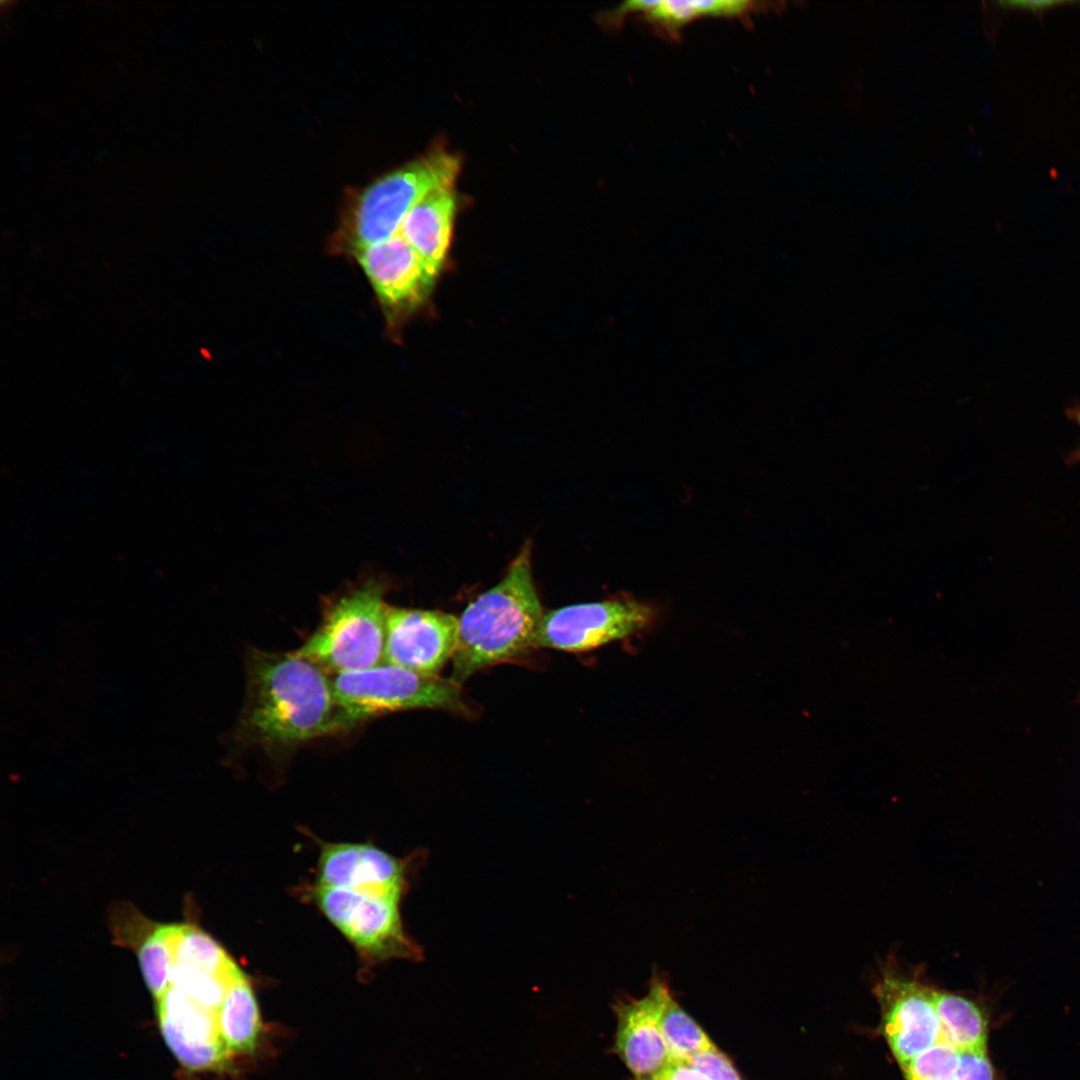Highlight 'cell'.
<instances>
[{"mask_svg": "<svg viewBox=\"0 0 1080 1080\" xmlns=\"http://www.w3.org/2000/svg\"><path fill=\"white\" fill-rule=\"evenodd\" d=\"M459 171V158L437 147L368 186L349 224L352 252L396 234L409 210L429 191L454 185Z\"/></svg>", "mask_w": 1080, "mask_h": 1080, "instance_id": "obj_5", "label": "cell"}, {"mask_svg": "<svg viewBox=\"0 0 1080 1080\" xmlns=\"http://www.w3.org/2000/svg\"><path fill=\"white\" fill-rule=\"evenodd\" d=\"M938 1016L950 1041L964 1051L987 1049L989 1018L977 1002L934 987Z\"/></svg>", "mask_w": 1080, "mask_h": 1080, "instance_id": "obj_17", "label": "cell"}, {"mask_svg": "<svg viewBox=\"0 0 1080 1080\" xmlns=\"http://www.w3.org/2000/svg\"><path fill=\"white\" fill-rule=\"evenodd\" d=\"M664 977L654 973L648 993L617 1000L614 1051L635 1080H661L673 1059L661 1034L659 1014L669 991Z\"/></svg>", "mask_w": 1080, "mask_h": 1080, "instance_id": "obj_10", "label": "cell"}, {"mask_svg": "<svg viewBox=\"0 0 1080 1080\" xmlns=\"http://www.w3.org/2000/svg\"><path fill=\"white\" fill-rule=\"evenodd\" d=\"M331 679L342 732L381 715L411 709L468 712L460 686L449 678L422 675L387 663L332 675Z\"/></svg>", "mask_w": 1080, "mask_h": 1080, "instance_id": "obj_4", "label": "cell"}, {"mask_svg": "<svg viewBox=\"0 0 1080 1080\" xmlns=\"http://www.w3.org/2000/svg\"><path fill=\"white\" fill-rule=\"evenodd\" d=\"M686 1063L710 1080H741L732 1062L716 1046L696 1053Z\"/></svg>", "mask_w": 1080, "mask_h": 1080, "instance_id": "obj_22", "label": "cell"}, {"mask_svg": "<svg viewBox=\"0 0 1080 1080\" xmlns=\"http://www.w3.org/2000/svg\"><path fill=\"white\" fill-rule=\"evenodd\" d=\"M768 5L767 2L748 0H646L641 14L655 30L674 37L699 18H746L767 9Z\"/></svg>", "mask_w": 1080, "mask_h": 1080, "instance_id": "obj_16", "label": "cell"}, {"mask_svg": "<svg viewBox=\"0 0 1080 1080\" xmlns=\"http://www.w3.org/2000/svg\"><path fill=\"white\" fill-rule=\"evenodd\" d=\"M383 663L438 676L455 653L459 618L437 610L387 606Z\"/></svg>", "mask_w": 1080, "mask_h": 1080, "instance_id": "obj_9", "label": "cell"}, {"mask_svg": "<svg viewBox=\"0 0 1080 1080\" xmlns=\"http://www.w3.org/2000/svg\"><path fill=\"white\" fill-rule=\"evenodd\" d=\"M654 616L652 606L626 596L549 610L540 621L534 648L595 649L642 630Z\"/></svg>", "mask_w": 1080, "mask_h": 1080, "instance_id": "obj_8", "label": "cell"}, {"mask_svg": "<svg viewBox=\"0 0 1080 1080\" xmlns=\"http://www.w3.org/2000/svg\"><path fill=\"white\" fill-rule=\"evenodd\" d=\"M220 1039L232 1054H253L262 1034L259 1007L244 972L229 985L216 1012Z\"/></svg>", "mask_w": 1080, "mask_h": 1080, "instance_id": "obj_15", "label": "cell"}, {"mask_svg": "<svg viewBox=\"0 0 1080 1080\" xmlns=\"http://www.w3.org/2000/svg\"><path fill=\"white\" fill-rule=\"evenodd\" d=\"M661 1080H710L688 1063L673 1060Z\"/></svg>", "mask_w": 1080, "mask_h": 1080, "instance_id": "obj_24", "label": "cell"}, {"mask_svg": "<svg viewBox=\"0 0 1080 1080\" xmlns=\"http://www.w3.org/2000/svg\"><path fill=\"white\" fill-rule=\"evenodd\" d=\"M176 926L177 924L159 925L138 948V960L145 983L156 1000L170 987Z\"/></svg>", "mask_w": 1080, "mask_h": 1080, "instance_id": "obj_20", "label": "cell"}, {"mask_svg": "<svg viewBox=\"0 0 1080 1080\" xmlns=\"http://www.w3.org/2000/svg\"><path fill=\"white\" fill-rule=\"evenodd\" d=\"M173 964L186 965L225 978H234L243 972L215 939L190 924L176 926Z\"/></svg>", "mask_w": 1080, "mask_h": 1080, "instance_id": "obj_18", "label": "cell"}, {"mask_svg": "<svg viewBox=\"0 0 1080 1080\" xmlns=\"http://www.w3.org/2000/svg\"><path fill=\"white\" fill-rule=\"evenodd\" d=\"M406 867V862L367 843H326L318 862V886L402 897Z\"/></svg>", "mask_w": 1080, "mask_h": 1080, "instance_id": "obj_13", "label": "cell"}, {"mask_svg": "<svg viewBox=\"0 0 1080 1080\" xmlns=\"http://www.w3.org/2000/svg\"><path fill=\"white\" fill-rule=\"evenodd\" d=\"M456 212L454 185L425 194L406 214L398 233L438 275L451 242Z\"/></svg>", "mask_w": 1080, "mask_h": 1080, "instance_id": "obj_14", "label": "cell"}, {"mask_svg": "<svg viewBox=\"0 0 1080 1080\" xmlns=\"http://www.w3.org/2000/svg\"><path fill=\"white\" fill-rule=\"evenodd\" d=\"M1075 419L1077 420V422H1078V424H1079V426H1080V410H1079V411H1078V412H1077V413L1075 414ZM1075 457H1076V458H1078V459H1080V450H1079V452H1078V453H1077V454L1075 455Z\"/></svg>", "mask_w": 1080, "mask_h": 1080, "instance_id": "obj_25", "label": "cell"}, {"mask_svg": "<svg viewBox=\"0 0 1080 1080\" xmlns=\"http://www.w3.org/2000/svg\"><path fill=\"white\" fill-rule=\"evenodd\" d=\"M237 739L270 755H285L323 736L341 733L332 679L313 662L252 649Z\"/></svg>", "mask_w": 1080, "mask_h": 1080, "instance_id": "obj_1", "label": "cell"}, {"mask_svg": "<svg viewBox=\"0 0 1080 1080\" xmlns=\"http://www.w3.org/2000/svg\"><path fill=\"white\" fill-rule=\"evenodd\" d=\"M933 991L920 966L905 973L889 957L880 967L873 993L881 1009V1032L900 1067L946 1036Z\"/></svg>", "mask_w": 1080, "mask_h": 1080, "instance_id": "obj_7", "label": "cell"}, {"mask_svg": "<svg viewBox=\"0 0 1080 1080\" xmlns=\"http://www.w3.org/2000/svg\"><path fill=\"white\" fill-rule=\"evenodd\" d=\"M353 255L380 301L391 310H414L430 296L437 275L398 232Z\"/></svg>", "mask_w": 1080, "mask_h": 1080, "instance_id": "obj_12", "label": "cell"}, {"mask_svg": "<svg viewBox=\"0 0 1080 1080\" xmlns=\"http://www.w3.org/2000/svg\"><path fill=\"white\" fill-rule=\"evenodd\" d=\"M156 1001L162 1036L183 1066L211 1071L228 1065L230 1053L220 1039L215 1011L173 986Z\"/></svg>", "mask_w": 1080, "mask_h": 1080, "instance_id": "obj_11", "label": "cell"}, {"mask_svg": "<svg viewBox=\"0 0 1080 1080\" xmlns=\"http://www.w3.org/2000/svg\"><path fill=\"white\" fill-rule=\"evenodd\" d=\"M952 1080H997L987 1049L966 1052Z\"/></svg>", "mask_w": 1080, "mask_h": 1080, "instance_id": "obj_23", "label": "cell"}, {"mask_svg": "<svg viewBox=\"0 0 1080 1080\" xmlns=\"http://www.w3.org/2000/svg\"><path fill=\"white\" fill-rule=\"evenodd\" d=\"M316 903L328 920L370 962L418 960L419 946L404 931L401 897L317 886Z\"/></svg>", "mask_w": 1080, "mask_h": 1080, "instance_id": "obj_6", "label": "cell"}, {"mask_svg": "<svg viewBox=\"0 0 1080 1080\" xmlns=\"http://www.w3.org/2000/svg\"><path fill=\"white\" fill-rule=\"evenodd\" d=\"M238 976L225 978L186 965L173 964L170 971V986L182 991L200 1005L217 1012L229 985Z\"/></svg>", "mask_w": 1080, "mask_h": 1080, "instance_id": "obj_21", "label": "cell"}, {"mask_svg": "<svg viewBox=\"0 0 1080 1080\" xmlns=\"http://www.w3.org/2000/svg\"><path fill=\"white\" fill-rule=\"evenodd\" d=\"M385 587L376 579L355 584L326 601L318 627L294 652L332 675L383 663Z\"/></svg>", "mask_w": 1080, "mask_h": 1080, "instance_id": "obj_3", "label": "cell"}, {"mask_svg": "<svg viewBox=\"0 0 1080 1080\" xmlns=\"http://www.w3.org/2000/svg\"><path fill=\"white\" fill-rule=\"evenodd\" d=\"M544 612L531 572V544L523 545L504 578L459 617L449 680L461 686L479 670L534 648Z\"/></svg>", "mask_w": 1080, "mask_h": 1080, "instance_id": "obj_2", "label": "cell"}, {"mask_svg": "<svg viewBox=\"0 0 1080 1080\" xmlns=\"http://www.w3.org/2000/svg\"><path fill=\"white\" fill-rule=\"evenodd\" d=\"M659 1027L673 1060L687 1062L696 1053L715 1046L702 1028L679 1006L670 990L661 1005Z\"/></svg>", "mask_w": 1080, "mask_h": 1080, "instance_id": "obj_19", "label": "cell"}]
</instances>
